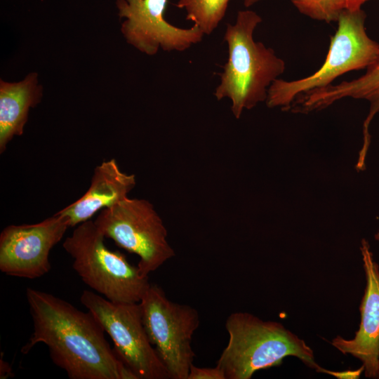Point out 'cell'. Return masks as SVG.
Segmentation results:
<instances>
[{
	"label": "cell",
	"mask_w": 379,
	"mask_h": 379,
	"mask_svg": "<svg viewBox=\"0 0 379 379\" xmlns=\"http://www.w3.org/2000/svg\"><path fill=\"white\" fill-rule=\"evenodd\" d=\"M25 293L33 332L22 354L44 343L53 363L70 379H138L111 348L91 312L37 289L27 288Z\"/></svg>",
	"instance_id": "cell-1"
},
{
	"label": "cell",
	"mask_w": 379,
	"mask_h": 379,
	"mask_svg": "<svg viewBox=\"0 0 379 379\" xmlns=\"http://www.w3.org/2000/svg\"><path fill=\"white\" fill-rule=\"evenodd\" d=\"M262 20L255 12L244 10L238 12L234 24L226 26L224 40L228 58L214 95L218 100H231L237 119L244 109H251L266 100L269 87L285 71V62L274 51L253 39L254 30Z\"/></svg>",
	"instance_id": "cell-2"
},
{
	"label": "cell",
	"mask_w": 379,
	"mask_h": 379,
	"mask_svg": "<svg viewBox=\"0 0 379 379\" xmlns=\"http://www.w3.org/2000/svg\"><path fill=\"white\" fill-rule=\"evenodd\" d=\"M225 328L229 340L216 366L226 379H250L258 371L279 366L288 356L298 357L318 372L339 378L340 372L326 370L317 364L305 342L279 322L238 312L228 317Z\"/></svg>",
	"instance_id": "cell-3"
},
{
	"label": "cell",
	"mask_w": 379,
	"mask_h": 379,
	"mask_svg": "<svg viewBox=\"0 0 379 379\" xmlns=\"http://www.w3.org/2000/svg\"><path fill=\"white\" fill-rule=\"evenodd\" d=\"M104 240L89 220L77 226L62 247L72 257L74 271L95 293L114 302H140L151 285L148 276H142L123 253L108 249Z\"/></svg>",
	"instance_id": "cell-4"
},
{
	"label": "cell",
	"mask_w": 379,
	"mask_h": 379,
	"mask_svg": "<svg viewBox=\"0 0 379 379\" xmlns=\"http://www.w3.org/2000/svg\"><path fill=\"white\" fill-rule=\"evenodd\" d=\"M366 13L361 10L340 12L338 28L331 39L326 58L312 74L293 81L277 79L267 91L268 107L287 111L295 98L313 89L326 87L340 76L366 69L379 58V44L367 34Z\"/></svg>",
	"instance_id": "cell-5"
},
{
	"label": "cell",
	"mask_w": 379,
	"mask_h": 379,
	"mask_svg": "<svg viewBox=\"0 0 379 379\" xmlns=\"http://www.w3.org/2000/svg\"><path fill=\"white\" fill-rule=\"evenodd\" d=\"M105 237L139 256L140 273L148 276L175 255L167 230L153 205L128 197L102 209L94 220Z\"/></svg>",
	"instance_id": "cell-6"
},
{
	"label": "cell",
	"mask_w": 379,
	"mask_h": 379,
	"mask_svg": "<svg viewBox=\"0 0 379 379\" xmlns=\"http://www.w3.org/2000/svg\"><path fill=\"white\" fill-rule=\"evenodd\" d=\"M140 304L149 340L170 378L187 379L195 357L191 343L200 322L198 311L170 300L157 284L150 285Z\"/></svg>",
	"instance_id": "cell-7"
},
{
	"label": "cell",
	"mask_w": 379,
	"mask_h": 379,
	"mask_svg": "<svg viewBox=\"0 0 379 379\" xmlns=\"http://www.w3.org/2000/svg\"><path fill=\"white\" fill-rule=\"evenodd\" d=\"M80 302L100 322L119 357L138 379L170 378L149 340L140 302H114L87 290L81 295Z\"/></svg>",
	"instance_id": "cell-8"
},
{
	"label": "cell",
	"mask_w": 379,
	"mask_h": 379,
	"mask_svg": "<svg viewBox=\"0 0 379 379\" xmlns=\"http://www.w3.org/2000/svg\"><path fill=\"white\" fill-rule=\"evenodd\" d=\"M70 227L55 213L35 224L10 225L0 234V270L8 276L33 279L51 270L49 254Z\"/></svg>",
	"instance_id": "cell-9"
},
{
	"label": "cell",
	"mask_w": 379,
	"mask_h": 379,
	"mask_svg": "<svg viewBox=\"0 0 379 379\" xmlns=\"http://www.w3.org/2000/svg\"><path fill=\"white\" fill-rule=\"evenodd\" d=\"M168 0H117L120 18H125L121 32L127 43L149 55L159 48L166 51H183L201 41L204 32L196 25L188 29L175 27L164 14Z\"/></svg>",
	"instance_id": "cell-10"
},
{
	"label": "cell",
	"mask_w": 379,
	"mask_h": 379,
	"mask_svg": "<svg viewBox=\"0 0 379 379\" xmlns=\"http://www.w3.org/2000/svg\"><path fill=\"white\" fill-rule=\"evenodd\" d=\"M361 251L366 286L360 305L361 323L352 339L340 336L331 342L343 354L361 361L365 375L378 378L379 366V267L374 261L368 243L361 241Z\"/></svg>",
	"instance_id": "cell-11"
},
{
	"label": "cell",
	"mask_w": 379,
	"mask_h": 379,
	"mask_svg": "<svg viewBox=\"0 0 379 379\" xmlns=\"http://www.w3.org/2000/svg\"><path fill=\"white\" fill-rule=\"evenodd\" d=\"M135 184V175L122 172L116 159L103 161L95 168L86 193L57 213L67 217L70 227L77 226L128 197Z\"/></svg>",
	"instance_id": "cell-12"
},
{
	"label": "cell",
	"mask_w": 379,
	"mask_h": 379,
	"mask_svg": "<svg viewBox=\"0 0 379 379\" xmlns=\"http://www.w3.org/2000/svg\"><path fill=\"white\" fill-rule=\"evenodd\" d=\"M42 98L38 74H29L20 82L0 81V153L15 135L23 133L28 112Z\"/></svg>",
	"instance_id": "cell-13"
},
{
	"label": "cell",
	"mask_w": 379,
	"mask_h": 379,
	"mask_svg": "<svg viewBox=\"0 0 379 379\" xmlns=\"http://www.w3.org/2000/svg\"><path fill=\"white\" fill-rule=\"evenodd\" d=\"M318 95L321 102L326 107L345 98L368 101L369 112L363 125V131H368L373 118L379 112V58L366 68L364 75L321 88Z\"/></svg>",
	"instance_id": "cell-14"
},
{
	"label": "cell",
	"mask_w": 379,
	"mask_h": 379,
	"mask_svg": "<svg viewBox=\"0 0 379 379\" xmlns=\"http://www.w3.org/2000/svg\"><path fill=\"white\" fill-rule=\"evenodd\" d=\"M230 0H178L176 6L186 12L204 34H211L224 18Z\"/></svg>",
	"instance_id": "cell-15"
},
{
	"label": "cell",
	"mask_w": 379,
	"mask_h": 379,
	"mask_svg": "<svg viewBox=\"0 0 379 379\" xmlns=\"http://www.w3.org/2000/svg\"><path fill=\"white\" fill-rule=\"evenodd\" d=\"M291 1L302 14L327 23L338 21L341 12L337 8L335 0Z\"/></svg>",
	"instance_id": "cell-16"
},
{
	"label": "cell",
	"mask_w": 379,
	"mask_h": 379,
	"mask_svg": "<svg viewBox=\"0 0 379 379\" xmlns=\"http://www.w3.org/2000/svg\"><path fill=\"white\" fill-rule=\"evenodd\" d=\"M187 379H226L224 372L217 366L214 368H201L191 365Z\"/></svg>",
	"instance_id": "cell-17"
},
{
	"label": "cell",
	"mask_w": 379,
	"mask_h": 379,
	"mask_svg": "<svg viewBox=\"0 0 379 379\" xmlns=\"http://www.w3.org/2000/svg\"><path fill=\"white\" fill-rule=\"evenodd\" d=\"M368 0H335L338 9L340 11L343 10L357 11L361 9L362 4Z\"/></svg>",
	"instance_id": "cell-18"
},
{
	"label": "cell",
	"mask_w": 379,
	"mask_h": 379,
	"mask_svg": "<svg viewBox=\"0 0 379 379\" xmlns=\"http://www.w3.org/2000/svg\"><path fill=\"white\" fill-rule=\"evenodd\" d=\"M1 378L4 379L6 378L10 377L11 375H13L11 373V368H10L8 364L2 359H1Z\"/></svg>",
	"instance_id": "cell-19"
},
{
	"label": "cell",
	"mask_w": 379,
	"mask_h": 379,
	"mask_svg": "<svg viewBox=\"0 0 379 379\" xmlns=\"http://www.w3.org/2000/svg\"><path fill=\"white\" fill-rule=\"evenodd\" d=\"M260 1V0H244V4L246 7L248 8Z\"/></svg>",
	"instance_id": "cell-20"
},
{
	"label": "cell",
	"mask_w": 379,
	"mask_h": 379,
	"mask_svg": "<svg viewBox=\"0 0 379 379\" xmlns=\"http://www.w3.org/2000/svg\"><path fill=\"white\" fill-rule=\"evenodd\" d=\"M375 239H377L378 241H379V231H378V233L375 235Z\"/></svg>",
	"instance_id": "cell-21"
},
{
	"label": "cell",
	"mask_w": 379,
	"mask_h": 379,
	"mask_svg": "<svg viewBox=\"0 0 379 379\" xmlns=\"http://www.w3.org/2000/svg\"><path fill=\"white\" fill-rule=\"evenodd\" d=\"M378 359H379V357H378ZM378 378H379V366H378Z\"/></svg>",
	"instance_id": "cell-22"
}]
</instances>
